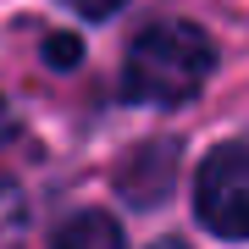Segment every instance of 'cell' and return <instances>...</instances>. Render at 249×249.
Returning <instances> with one entry per match:
<instances>
[{
    "label": "cell",
    "instance_id": "cell-1",
    "mask_svg": "<svg viewBox=\"0 0 249 249\" xmlns=\"http://www.w3.org/2000/svg\"><path fill=\"white\" fill-rule=\"evenodd\" d=\"M211 67H216V45L205 28L155 22L133 39L122 83H127V100H139V106H188L205 89Z\"/></svg>",
    "mask_w": 249,
    "mask_h": 249
},
{
    "label": "cell",
    "instance_id": "cell-2",
    "mask_svg": "<svg viewBox=\"0 0 249 249\" xmlns=\"http://www.w3.org/2000/svg\"><path fill=\"white\" fill-rule=\"evenodd\" d=\"M194 211L216 238L238 244L249 232V150L238 139L205 155L199 166V188H194Z\"/></svg>",
    "mask_w": 249,
    "mask_h": 249
},
{
    "label": "cell",
    "instance_id": "cell-3",
    "mask_svg": "<svg viewBox=\"0 0 249 249\" xmlns=\"http://www.w3.org/2000/svg\"><path fill=\"white\" fill-rule=\"evenodd\" d=\"M172 160H178V144H150L144 155H133L122 166V194L133 199V205H155L160 194L172 188Z\"/></svg>",
    "mask_w": 249,
    "mask_h": 249
},
{
    "label": "cell",
    "instance_id": "cell-4",
    "mask_svg": "<svg viewBox=\"0 0 249 249\" xmlns=\"http://www.w3.org/2000/svg\"><path fill=\"white\" fill-rule=\"evenodd\" d=\"M55 249H122V227L106 211H83L55 232Z\"/></svg>",
    "mask_w": 249,
    "mask_h": 249
},
{
    "label": "cell",
    "instance_id": "cell-5",
    "mask_svg": "<svg viewBox=\"0 0 249 249\" xmlns=\"http://www.w3.org/2000/svg\"><path fill=\"white\" fill-rule=\"evenodd\" d=\"M17 232H22V199H17V188L0 183V249L17 244Z\"/></svg>",
    "mask_w": 249,
    "mask_h": 249
},
{
    "label": "cell",
    "instance_id": "cell-6",
    "mask_svg": "<svg viewBox=\"0 0 249 249\" xmlns=\"http://www.w3.org/2000/svg\"><path fill=\"white\" fill-rule=\"evenodd\" d=\"M45 61H50V67H61V72H67V67H78V61H83V39H78V34H50Z\"/></svg>",
    "mask_w": 249,
    "mask_h": 249
},
{
    "label": "cell",
    "instance_id": "cell-7",
    "mask_svg": "<svg viewBox=\"0 0 249 249\" xmlns=\"http://www.w3.org/2000/svg\"><path fill=\"white\" fill-rule=\"evenodd\" d=\"M72 11H83V17H111V11H122L127 0H67Z\"/></svg>",
    "mask_w": 249,
    "mask_h": 249
},
{
    "label": "cell",
    "instance_id": "cell-8",
    "mask_svg": "<svg viewBox=\"0 0 249 249\" xmlns=\"http://www.w3.org/2000/svg\"><path fill=\"white\" fill-rule=\"evenodd\" d=\"M17 144V116H11V106L0 100V150H11Z\"/></svg>",
    "mask_w": 249,
    "mask_h": 249
},
{
    "label": "cell",
    "instance_id": "cell-9",
    "mask_svg": "<svg viewBox=\"0 0 249 249\" xmlns=\"http://www.w3.org/2000/svg\"><path fill=\"white\" fill-rule=\"evenodd\" d=\"M155 249H183V244H155Z\"/></svg>",
    "mask_w": 249,
    "mask_h": 249
}]
</instances>
